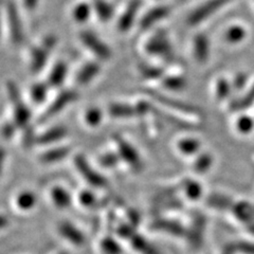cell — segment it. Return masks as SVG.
Returning <instances> with one entry per match:
<instances>
[{
    "instance_id": "6da1fadb",
    "label": "cell",
    "mask_w": 254,
    "mask_h": 254,
    "mask_svg": "<svg viewBox=\"0 0 254 254\" xmlns=\"http://www.w3.org/2000/svg\"><path fill=\"white\" fill-rule=\"evenodd\" d=\"M7 97H9L12 105L13 113V122L18 128L25 129L26 127L30 126L31 120V111L28 105L23 101L18 86L14 82H7L6 84Z\"/></svg>"
},
{
    "instance_id": "7a4b0ae2",
    "label": "cell",
    "mask_w": 254,
    "mask_h": 254,
    "mask_svg": "<svg viewBox=\"0 0 254 254\" xmlns=\"http://www.w3.org/2000/svg\"><path fill=\"white\" fill-rule=\"evenodd\" d=\"M145 51L153 57L161 58L165 62H173L175 55L173 47L168 35V32L164 29L156 30L153 35H150L144 46Z\"/></svg>"
},
{
    "instance_id": "3957f363",
    "label": "cell",
    "mask_w": 254,
    "mask_h": 254,
    "mask_svg": "<svg viewBox=\"0 0 254 254\" xmlns=\"http://www.w3.org/2000/svg\"><path fill=\"white\" fill-rule=\"evenodd\" d=\"M118 234L124 240H128L132 249L141 254H160L153 244H150L145 237L139 234L133 226L122 224L118 228Z\"/></svg>"
},
{
    "instance_id": "277c9868",
    "label": "cell",
    "mask_w": 254,
    "mask_h": 254,
    "mask_svg": "<svg viewBox=\"0 0 254 254\" xmlns=\"http://www.w3.org/2000/svg\"><path fill=\"white\" fill-rule=\"evenodd\" d=\"M79 41L100 61H108L113 57L109 46L92 31L84 30L79 32Z\"/></svg>"
},
{
    "instance_id": "5b68a950",
    "label": "cell",
    "mask_w": 254,
    "mask_h": 254,
    "mask_svg": "<svg viewBox=\"0 0 254 254\" xmlns=\"http://www.w3.org/2000/svg\"><path fill=\"white\" fill-rule=\"evenodd\" d=\"M115 143L117 146V154L119 158H120V160L128 165L136 173H140L144 169V163H143L138 150L128 141H126L120 136H116Z\"/></svg>"
},
{
    "instance_id": "8992f818",
    "label": "cell",
    "mask_w": 254,
    "mask_h": 254,
    "mask_svg": "<svg viewBox=\"0 0 254 254\" xmlns=\"http://www.w3.org/2000/svg\"><path fill=\"white\" fill-rule=\"evenodd\" d=\"M5 15L6 21L9 25L10 37L14 45L19 46L25 42V31H23L22 21L17 5L14 0H7L5 3Z\"/></svg>"
},
{
    "instance_id": "52a82bcc",
    "label": "cell",
    "mask_w": 254,
    "mask_h": 254,
    "mask_svg": "<svg viewBox=\"0 0 254 254\" xmlns=\"http://www.w3.org/2000/svg\"><path fill=\"white\" fill-rule=\"evenodd\" d=\"M78 94L76 91L72 89H64L62 90L55 99L52 101L51 104L47 107L45 113L39 118V123H45L48 120H50L54 116L59 115L60 113L69 106L71 103H73L77 100Z\"/></svg>"
},
{
    "instance_id": "ba28073f",
    "label": "cell",
    "mask_w": 254,
    "mask_h": 254,
    "mask_svg": "<svg viewBox=\"0 0 254 254\" xmlns=\"http://www.w3.org/2000/svg\"><path fill=\"white\" fill-rule=\"evenodd\" d=\"M74 165L83 179L91 187L104 189L108 186L107 179L98 171H95L83 155H77L74 157Z\"/></svg>"
},
{
    "instance_id": "9c48e42d",
    "label": "cell",
    "mask_w": 254,
    "mask_h": 254,
    "mask_svg": "<svg viewBox=\"0 0 254 254\" xmlns=\"http://www.w3.org/2000/svg\"><path fill=\"white\" fill-rule=\"evenodd\" d=\"M231 0H208L200 4L190 13L188 17V23L190 26H196L198 23L208 19L211 15L215 14L220 7L226 5Z\"/></svg>"
},
{
    "instance_id": "30bf717a",
    "label": "cell",
    "mask_w": 254,
    "mask_h": 254,
    "mask_svg": "<svg viewBox=\"0 0 254 254\" xmlns=\"http://www.w3.org/2000/svg\"><path fill=\"white\" fill-rule=\"evenodd\" d=\"M142 0H128V3L126 4L124 11L122 12L120 18L118 20V30L121 33L128 32L132 28L140 12Z\"/></svg>"
},
{
    "instance_id": "8fae6325",
    "label": "cell",
    "mask_w": 254,
    "mask_h": 254,
    "mask_svg": "<svg viewBox=\"0 0 254 254\" xmlns=\"http://www.w3.org/2000/svg\"><path fill=\"white\" fill-rule=\"evenodd\" d=\"M149 94V97L158 101L160 104H162L163 106L168 107V108H171V109H174L176 111H180V113L182 114H186V115H192V116H196L198 114H200L199 109H197L195 106L190 105V104H187V103H184V102H180V101H177L175 99H172V98H169L166 97V95H163V94H160L159 92H156V91H153L150 90L147 92Z\"/></svg>"
},
{
    "instance_id": "7c38bea8",
    "label": "cell",
    "mask_w": 254,
    "mask_h": 254,
    "mask_svg": "<svg viewBox=\"0 0 254 254\" xmlns=\"http://www.w3.org/2000/svg\"><path fill=\"white\" fill-rule=\"evenodd\" d=\"M170 12V7L166 5H157L152 7L141 17L139 21V29L143 32L152 29L158 22L163 20Z\"/></svg>"
},
{
    "instance_id": "4fadbf2b",
    "label": "cell",
    "mask_w": 254,
    "mask_h": 254,
    "mask_svg": "<svg viewBox=\"0 0 254 254\" xmlns=\"http://www.w3.org/2000/svg\"><path fill=\"white\" fill-rule=\"evenodd\" d=\"M101 72V66L98 62H87L78 69L75 81L79 86L89 85Z\"/></svg>"
},
{
    "instance_id": "5bb4252c",
    "label": "cell",
    "mask_w": 254,
    "mask_h": 254,
    "mask_svg": "<svg viewBox=\"0 0 254 254\" xmlns=\"http://www.w3.org/2000/svg\"><path fill=\"white\" fill-rule=\"evenodd\" d=\"M68 130L65 126H54L37 134V145H50L58 143L67 137Z\"/></svg>"
},
{
    "instance_id": "9a60e30c",
    "label": "cell",
    "mask_w": 254,
    "mask_h": 254,
    "mask_svg": "<svg viewBox=\"0 0 254 254\" xmlns=\"http://www.w3.org/2000/svg\"><path fill=\"white\" fill-rule=\"evenodd\" d=\"M59 233L69 243L75 246H82L85 243L83 232L69 221H62L59 225Z\"/></svg>"
},
{
    "instance_id": "2e32d148",
    "label": "cell",
    "mask_w": 254,
    "mask_h": 254,
    "mask_svg": "<svg viewBox=\"0 0 254 254\" xmlns=\"http://www.w3.org/2000/svg\"><path fill=\"white\" fill-rule=\"evenodd\" d=\"M50 52L41 45L32 48L30 53V69L32 72L38 73L45 68L49 59Z\"/></svg>"
},
{
    "instance_id": "e0dca14e",
    "label": "cell",
    "mask_w": 254,
    "mask_h": 254,
    "mask_svg": "<svg viewBox=\"0 0 254 254\" xmlns=\"http://www.w3.org/2000/svg\"><path fill=\"white\" fill-rule=\"evenodd\" d=\"M68 73V66L65 62H58L50 70L47 78V83L50 88H60L64 84Z\"/></svg>"
},
{
    "instance_id": "ac0fdd59",
    "label": "cell",
    "mask_w": 254,
    "mask_h": 254,
    "mask_svg": "<svg viewBox=\"0 0 254 254\" xmlns=\"http://www.w3.org/2000/svg\"><path fill=\"white\" fill-rule=\"evenodd\" d=\"M209 39L203 33H198L193 41V53L197 62L205 63L209 59Z\"/></svg>"
},
{
    "instance_id": "d6986e66",
    "label": "cell",
    "mask_w": 254,
    "mask_h": 254,
    "mask_svg": "<svg viewBox=\"0 0 254 254\" xmlns=\"http://www.w3.org/2000/svg\"><path fill=\"white\" fill-rule=\"evenodd\" d=\"M92 9L101 22H108L115 15V7L106 0H93Z\"/></svg>"
},
{
    "instance_id": "ffe728a7",
    "label": "cell",
    "mask_w": 254,
    "mask_h": 254,
    "mask_svg": "<svg viewBox=\"0 0 254 254\" xmlns=\"http://www.w3.org/2000/svg\"><path fill=\"white\" fill-rule=\"evenodd\" d=\"M70 153V148L68 146H57L46 150L39 157V160L45 164H53L64 160Z\"/></svg>"
},
{
    "instance_id": "44dd1931",
    "label": "cell",
    "mask_w": 254,
    "mask_h": 254,
    "mask_svg": "<svg viewBox=\"0 0 254 254\" xmlns=\"http://www.w3.org/2000/svg\"><path fill=\"white\" fill-rule=\"evenodd\" d=\"M107 113L115 119H129L136 117L134 106L126 104V103H111L108 105Z\"/></svg>"
},
{
    "instance_id": "7402d4cb",
    "label": "cell",
    "mask_w": 254,
    "mask_h": 254,
    "mask_svg": "<svg viewBox=\"0 0 254 254\" xmlns=\"http://www.w3.org/2000/svg\"><path fill=\"white\" fill-rule=\"evenodd\" d=\"M153 228L154 230H159V231H163L176 236H182L186 233V230L184 227H182V225L174 220H168V219L157 220L153 224Z\"/></svg>"
},
{
    "instance_id": "603a6c76",
    "label": "cell",
    "mask_w": 254,
    "mask_h": 254,
    "mask_svg": "<svg viewBox=\"0 0 254 254\" xmlns=\"http://www.w3.org/2000/svg\"><path fill=\"white\" fill-rule=\"evenodd\" d=\"M52 201L59 209H68L72 203V197L66 189L62 187H55L51 190Z\"/></svg>"
},
{
    "instance_id": "cb8c5ba5",
    "label": "cell",
    "mask_w": 254,
    "mask_h": 254,
    "mask_svg": "<svg viewBox=\"0 0 254 254\" xmlns=\"http://www.w3.org/2000/svg\"><path fill=\"white\" fill-rule=\"evenodd\" d=\"M49 88L50 86L47 82H37L32 85L30 88V98L32 103L35 105H42L48 97Z\"/></svg>"
},
{
    "instance_id": "d4e9b609",
    "label": "cell",
    "mask_w": 254,
    "mask_h": 254,
    "mask_svg": "<svg viewBox=\"0 0 254 254\" xmlns=\"http://www.w3.org/2000/svg\"><path fill=\"white\" fill-rule=\"evenodd\" d=\"M93 12L92 5H90L88 2H78L74 5L72 10V18L77 23H85L89 20L90 16Z\"/></svg>"
},
{
    "instance_id": "484cf974",
    "label": "cell",
    "mask_w": 254,
    "mask_h": 254,
    "mask_svg": "<svg viewBox=\"0 0 254 254\" xmlns=\"http://www.w3.org/2000/svg\"><path fill=\"white\" fill-rule=\"evenodd\" d=\"M254 104V84L251 86V88L246 92L243 97L233 100L230 104V108L232 111H242L245 109L250 108Z\"/></svg>"
},
{
    "instance_id": "4316f807",
    "label": "cell",
    "mask_w": 254,
    "mask_h": 254,
    "mask_svg": "<svg viewBox=\"0 0 254 254\" xmlns=\"http://www.w3.org/2000/svg\"><path fill=\"white\" fill-rule=\"evenodd\" d=\"M37 203V196L31 190H22L16 197V205L20 210L29 211L34 208Z\"/></svg>"
},
{
    "instance_id": "83f0119b",
    "label": "cell",
    "mask_w": 254,
    "mask_h": 254,
    "mask_svg": "<svg viewBox=\"0 0 254 254\" xmlns=\"http://www.w3.org/2000/svg\"><path fill=\"white\" fill-rule=\"evenodd\" d=\"M140 74L143 78L147 81H156V79H162L164 75V70L160 67L148 65V64H141L139 66Z\"/></svg>"
},
{
    "instance_id": "f1b7e54d",
    "label": "cell",
    "mask_w": 254,
    "mask_h": 254,
    "mask_svg": "<svg viewBox=\"0 0 254 254\" xmlns=\"http://www.w3.org/2000/svg\"><path fill=\"white\" fill-rule=\"evenodd\" d=\"M162 87L171 91H181L187 87V79L181 75H166L162 78Z\"/></svg>"
},
{
    "instance_id": "f546056e",
    "label": "cell",
    "mask_w": 254,
    "mask_h": 254,
    "mask_svg": "<svg viewBox=\"0 0 254 254\" xmlns=\"http://www.w3.org/2000/svg\"><path fill=\"white\" fill-rule=\"evenodd\" d=\"M181 188L184 189L186 196L192 200L199 199L201 194H202L201 186L198 184L196 180H193V179H190V178L185 179L184 181H182Z\"/></svg>"
},
{
    "instance_id": "4dcf8cb0",
    "label": "cell",
    "mask_w": 254,
    "mask_h": 254,
    "mask_svg": "<svg viewBox=\"0 0 254 254\" xmlns=\"http://www.w3.org/2000/svg\"><path fill=\"white\" fill-rule=\"evenodd\" d=\"M235 216L242 221H254V205L248 202H240L233 206Z\"/></svg>"
},
{
    "instance_id": "1f68e13d",
    "label": "cell",
    "mask_w": 254,
    "mask_h": 254,
    "mask_svg": "<svg viewBox=\"0 0 254 254\" xmlns=\"http://www.w3.org/2000/svg\"><path fill=\"white\" fill-rule=\"evenodd\" d=\"M206 202L213 209L217 210H227L232 205V199L230 197L222 194H211Z\"/></svg>"
},
{
    "instance_id": "d6a6232c",
    "label": "cell",
    "mask_w": 254,
    "mask_h": 254,
    "mask_svg": "<svg viewBox=\"0 0 254 254\" xmlns=\"http://www.w3.org/2000/svg\"><path fill=\"white\" fill-rule=\"evenodd\" d=\"M84 122L94 128L103 122V111L99 107H90L84 114Z\"/></svg>"
},
{
    "instance_id": "836d02e7",
    "label": "cell",
    "mask_w": 254,
    "mask_h": 254,
    "mask_svg": "<svg viewBox=\"0 0 254 254\" xmlns=\"http://www.w3.org/2000/svg\"><path fill=\"white\" fill-rule=\"evenodd\" d=\"M178 149L187 156L195 155L200 148V142L194 138H186L178 142Z\"/></svg>"
},
{
    "instance_id": "e575fe53",
    "label": "cell",
    "mask_w": 254,
    "mask_h": 254,
    "mask_svg": "<svg viewBox=\"0 0 254 254\" xmlns=\"http://www.w3.org/2000/svg\"><path fill=\"white\" fill-rule=\"evenodd\" d=\"M103 254H122L123 249L113 236H106L101 242Z\"/></svg>"
},
{
    "instance_id": "d590c367",
    "label": "cell",
    "mask_w": 254,
    "mask_h": 254,
    "mask_svg": "<svg viewBox=\"0 0 254 254\" xmlns=\"http://www.w3.org/2000/svg\"><path fill=\"white\" fill-rule=\"evenodd\" d=\"M213 158L209 154H201L197 157V159L194 162V171L196 173L203 174L212 166Z\"/></svg>"
},
{
    "instance_id": "8d00e7d4",
    "label": "cell",
    "mask_w": 254,
    "mask_h": 254,
    "mask_svg": "<svg viewBox=\"0 0 254 254\" xmlns=\"http://www.w3.org/2000/svg\"><path fill=\"white\" fill-rule=\"evenodd\" d=\"M245 37H246V31L244 28L240 26H234L232 28H230L226 32V35H225L226 41L230 44H238L240 42H242Z\"/></svg>"
},
{
    "instance_id": "74e56055",
    "label": "cell",
    "mask_w": 254,
    "mask_h": 254,
    "mask_svg": "<svg viewBox=\"0 0 254 254\" xmlns=\"http://www.w3.org/2000/svg\"><path fill=\"white\" fill-rule=\"evenodd\" d=\"M232 85L226 78H219L216 84V97L218 100H225L231 94Z\"/></svg>"
},
{
    "instance_id": "f35d334b",
    "label": "cell",
    "mask_w": 254,
    "mask_h": 254,
    "mask_svg": "<svg viewBox=\"0 0 254 254\" xmlns=\"http://www.w3.org/2000/svg\"><path fill=\"white\" fill-rule=\"evenodd\" d=\"M78 201L83 206L86 208H92L98 202L97 196L92 193L89 190H83L81 193L78 194Z\"/></svg>"
},
{
    "instance_id": "ab89813d",
    "label": "cell",
    "mask_w": 254,
    "mask_h": 254,
    "mask_svg": "<svg viewBox=\"0 0 254 254\" xmlns=\"http://www.w3.org/2000/svg\"><path fill=\"white\" fill-rule=\"evenodd\" d=\"M120 162V158H119L118 154L115 153H106L100 157V164L103 168L113 169L118 165Z\"/></svg>"
},
{
    "instance_id": "60d3db41",
    "label": "cell",
    "mask_w": 254,
    "mask_h": 254,
    "mask_svg": "<svg viewBox=\"0 0 254 254\" xmlns=\"http://www.w3.org/2000/svg\"><path fill=\"white\" fill-rule=\"evenodd\" d=\"M22 144L28 148L34 146V145H37V134L35 133L34 129L32 128L31 126H28L25 129H23Z\"/></svg>"
},
{
    "instance_id": "b9f144b4",
    "label": "cell",
    "mask_w": 254,
    "mask_h": 254,
    "mask_svg": "<svg viewBox=\"0 0 254 254\" xmlns=\"http://www.w3.org/2000/svg\"><path fill=\"white\" fill-rule=\"evenodd\" d=\"M236 126H237V129L241 132L248 133L253 129L254 121H253V119L250 118L249 116H243L238 119Z\"/></svg>"
},
{
    "instance_id": "7bdbcfd3",
    "label": "cell",
    "mask_w": 254,
    "mask_h": 254,
    "mask_svg": "<svg viewBox=\"0 0 254 254\" xmlns=\"http://www.w3.org/2000/svg\"><path fill=\"white\" fill-rule=\"evenodd\" d=\"M17 128H18V127L15 125L14 122H5L4 124H2L0 131H1V134H2V137L4 139L10 140L14 137L16 129H17Z\"/></svg>"
},
{
    "instance_id": "ee69618b",
    "label": "cell",
    "mask_w": 254,
    "mask_h": 254,
    "mask_svg": "<svg viewBox=\"0 0 254 254\" xmlns=\"http://www.w3.org/2000/svg\"><path fill=\"white\" fill-rule=\"evenodd\" d=\"M234 249L237 252H242L245 254H254V244L248 242H238L233 245Z\"/></svg>"
},
{
    "instance_id": "f6af8a7d",
    "label": "cell",
    "mask_w": 254,
    "mask_h": 254,
    "mask_svg": "<svg viewBox=\"0 0 254 254\" xmlns=\"http://www.w3.org/2000/svg\"><path fill=\"white\" fill-rule=\"evenodd\" d=\"M248 82V75L246 73H238L232 82V87L235 90H242Z\"/></svg>"
},
{
    "instance_id": "bcb514c9",
    "label": "cell",
    "mask_w": 254,
    "mask_h": 254,
    "mask_svg": "<svg viewBox=\"0 0 254 254\" xmlns=\"http://www.w3.org/2000/svg\"><path fill=\"white\" fill-rule=\"evenodd\" d=\"M58 44V37L55 35H47L44 37L42 41V46L47 49L49 52H52V50L55 48Z\"/></svg>"
},
{
    "instance_id": "7dc6e473",
    "label": "cell",
    "mask_w": 254,
    "mask_h": 254,
    "mask_svg": "<svg viewBox=\"0 0 254 254\" xmlns=\"http://www.w3.org/2000/svg\"><path fill=\"white\" fill-rule=\"evenodd\" d=\"M39 0H22V4L29 12H34L38 5Z\"/></svg>"
},
{
    "instance_id": "c3c4849f",
    "label": "cell",
    "mask_w": 254,
    "mask_h": 254,
    "mask_svg": "<svg viewBox=\"0 0 254 254\" xmlns=\"http://www.w3.org/2000/svg\"><path fill=\"white\" fill-rule=\"evenodd\" d=\"M129 221L132 224L133 227H136L139 222H140V217L139 214L136 211H130L129 212Z\"/></svg>"
},
{
    "instance_id": "681fc988",
    "label": "cell",
    "mask_w": 254,
    "mask_h": 254,
    "mask_svg": "<svg viewBox=\"0 0 254 254\" xmlns=\"http://www.w3.org/2000/svg\"><path fill=\"white\" fill-rule=\"evenodd\" d=\"M5 157H6L5 149L2 146H0V175H1V173L3 171V166H4V162H5Z\"/></svg>"
},
{
    "instance_id": "f907efd6",
    "label": "cell",
    "mask_w": 254,
    "mask_h": 254,
    "mask_svg": "<svg viewBox=\"0 0 254 254\" xmlns=\"http://www.w3.org/2000/svg\"><path fill=\"white\" fill-rule=\"evenodd\" d=\"M9 219L5 215H2V214H0V230L4 229L5 227L9 226Z\"/></svg>"
},
{
    "instance_id": "816d5d0a",
    "label": "cell",
    "mask_w": 254,
    "mask_h": 254,
    "mask_svg": "<svg viewBox=\"0 0 254 254\" xmlns=\"http://www.w3.org/2000/svg\"><path fill=\"white\" fill-rule=\"evenodd\" d=\"M59 254H70L69 252H67V251H62L61 253H59Z\"/></svg>"
},
{
    "instance_id": "f5cc1de1",
    "label": "cell",
    "mask_w": 254,
    "mask_h": 254,
    "mask_svg": "<svg viewBox=\"0 0 254 254\" xmlns=\"http://www.w3.org/2000/svg\"><path fill=\"white\" fill-rule=\"evenodd\" d=\"M0 32H1V20H0Z\"/></svg>"
}]
</instances>
